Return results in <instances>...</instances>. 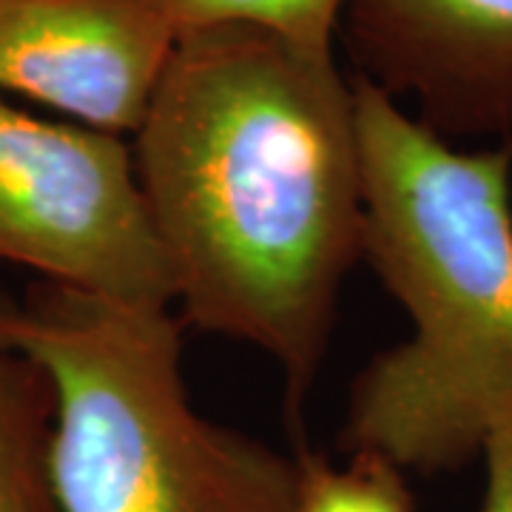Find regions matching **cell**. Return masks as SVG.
<instances>
[{"label": "cell", "mask_w": 512, "mask_h": 512, "mask_svg": "<svg viewBox=\"0 0 512 512\" xmlns=\"http://www.w3.org/2000/svg\"><path fill=\"white\" fill-rule=\"evenodd\" d=\"M399 473L382 458L362 453H353L345 467L302 456L296 512H413Z\"/></svg>", "instance_id": "9"}, {"label": "cell", "mask_w": 512, "mask_h": 512, "mask_svg": "<svg viewBox=\"0 0 512 512\" xmlns=\"http://www.w3.org/2000/svg\"><path fill=\"white\" fill-rule=\"evenodd\" d=\"M177 40L163 0H0V94L126 137Z\"/></svg>", "instance_id": "5"}, {"label": "cell", "mask_w": 512, "mask_h": 512, "mask_svg": "<svg viewBox=\"0 0 512 512\" xmlns=\"http://www.w3.org/2000/svg\"><path fill=\"white\" fill-rule=\"evenodd\" d=\"M0 350L52 390L60 512H296L299 461L194 410L168 305L40 282L0 302Z\"/></svg>", "instance_id": "3"}, {"label": "cell", "mask_w": 512, "mask_h": 512, "mask_svg": "<svg viewBox=\"0 0 512 512\" xmlns=\"http://www.w3.org/2000/svg\"><path fill=\"white\" fill-rule=\"evenodd\" d=\"M52 390L43 373L0 350V512H60L49 481Z\"/></svg>", "instance_id": "7"}, {"label": "cell", "mask_w": 512, "mask_h": 512, "mask_svg": "<svg viewBox=\"0 0 512 512\" xmlns=\"http://www.w3.org/2000/svg\"><path fill=\"white\" fill-rule=\"evenodd\" d=\"M131 151L185 319L268 353L302 402L365 239L333 55L248 26L185 32Z\"/></svg>", "instance_id": "1"}, {"label": "cell", "mask_w": 512, "mask_h": 512, "mask_svg": "<svg viewBox=\"0 0 512 512\" xmlns=\"http://www.w3.org/2000/svg\"><path fill=\"white\" fill-rule=\"evenodd\" d=\"M481 458L487 470L481 512H512V424L495 430L484 444Z\"/></svg>", "instance_id": "10"}, {"label": "cell", "mask_w": 512, "mask_h": 512, "mask_svg": "<svg viewBox=\"0 0 512 512\" xmlns=\"http://www.w3.org/2000/svg\"><path fill=\"white\" fill-rule=\"evenodd\" d=\"M362 256L413 333L356 379L345 447L436 473L512 424V143L450 146L356 74Z\"/></svg>", "instance_id": "2"}, {"label": "cell", "mask_w": 512, "mask_h": 512, "mask_svg": "<svg viewBox=\"0 0 512 512\" xmlns=\"http://www.w3.org/2000/svg\"><path fill=\"white\" fill-rule=\"evenodd\" d=\"M362 77L447 137L512 134V0H350Z\"/></svg>", "instance_id": "6"}, {"label": "cell", "mask_w": 512, "mask_h": 512, "mask_svg": "<svg viewBox=\"0 0 512 512\" xmlns=\"http://www.w3.org/2000/svg\"><path fill=\"white\" fill-rule=\"evenodd\" d=\"M163 6L180 35L211 26H248L299 49L333 55V32L350 0H163Z\"/></svg>", "instance_id": "8"}, {"label": "cell", "mask_w": 512, "mask_h": 512, "mask_svg": "<svg viewBox=\"0 0 512 512\" xmlns=\"http://www.w3.org/2000/svg\"><path fill=\"white\" fill-rule=\"evenodd\" d=\"M0 262L97 299L174 302L126 137L43 120L3 94Z\"/></svg>", "instance_id": "4"}]
</instances>
